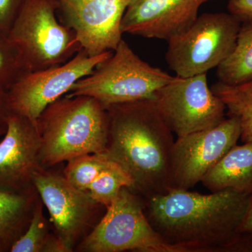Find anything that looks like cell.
<instances>
[{
	"label": "cell",
	"mask_w": 252,
	"mask_h": 252,
	"mask_svg": "<svg viewBox=\"0 0 252 252\" xmlns=\"http://www.w3.org/2000/svg\"><path fill=\"white\" fill-rule=\"evenodd\" d=\"M239 235H252V194L249 195L246 210L238 229Z\"/></svg>",
	"instance_id": "484cf974"
},
{
	"label": "cell",
	"mask_w": 252,
	"mask_h": 252,
	"mask_svg": "<svg viewBox=\"0 0 252 252\" xmlns=\"http://www.w3.org/2000/svg\"><path fill=\"white\" fill-rule=\"evenodd\" d=\"M4 252V248H3L2 245L0 243V252Z\"/></svg>",
	"instance_id": "83f0119b"
},
{
	"label": "cell",
	"mask_w": 252,
	"mask_h": 252,
	"mask_svg": "<svg viewBox=\"0 0 252 252\" xmlns=\"http://www.w3.org/2000/svg\"><path fill=\"white\" fill-rule=\"evenodd\" d=\"M241 129L236 118L228 117L211 128L177 137L171 154L174 189L193 188L236 145Z\"/></svg>",
	"instance_id": "8fae6325"
},
{
	"label": "cell",
	"mask_w": 252,
	"mask_h": 252,
	"mask_svg": "<svg viewBox=\"0 0 252 252\" xmlns=\"http://www.w3.org/2000/svg\"><path fill=\"white\" fill-rule=\"evenodd\" d=\"M32 184L49 212L54 234L68 252H72L98 223L103 205L49 167H39Z\"/></svg>",
	"instance_id": "ba28073f"
},
{
	"label": "cell",
	"mask_w": 252,
	"mask_h": 252,
	"mask_svg": "<svg viewBox=\"0 0 252 252\" xmlns=\"http://www.w3.org/2000/svg\"><path fill=\"white\" fill-rule=\"evenodd\" d=\"M173 78L144 62L122 39L109 59L77 81L64 95L90 96L106 108L112 104L154 99L157 91Z\"/></svg>",
	"instance_id": "277c9868"
},
{
	"label": "cell",
	"mask_w": 252,
	"mask_h": 252,
	"mask_svg": "<svg viewBox=\"0 0 252 252\" xmlns=\"http://www.w3.org/2000/svg\"><path fill=\"white\" fill-rule=\"evenodd\" d=\"M36 126L44 167L105 152L108 115L102 104L90 96L64 95L43 111Z\"/></svg>",
	"instance_id": "3957f363"
},
{
	"label": "cell",
	"mask_w": 252,
	"mask_h": 252,
	"mask_svg": "<svg viewBox=\"0 0 252 252\" xmlns=\"http://www.w3.org/2000/svg\"><path fill=\"white\" fill-rule=\"evenodd\" d=\"M24 0H0V32L8 34Z\"/></svg>",
	"instance_id": "603a6c76"
},
{
	"label": "cell",
	"mask_w": 252,
	"mask_h": 252,
	"mask_svg": "<svg viewBox=\"0 0 252 252\" xmlns=\"http://www.w3.org/2000/svg\"><path fill=\"white\" fill-rule=\"evenodd\" d=\"M156 105L177 137L211 128L225 119V107L212 92L207 74L175 76L156 94Z\"/></svg>",
	"instance_id": "9c48e42d"
},
{
	"label": "cell",
	"mask_w": 252,
	"mask_h": 252,
	"mask_svg": "<svg viewBox=\"0 0 252 252\" xmlns=\"http://www.w3.org/2000/svg\"><path fill=\"white\" fill-rule=\"evenodd\" d=\"M241 21L228 13H205L187 31L167 40L165 61L176 76L207 74L232 52Z\"/></svg>",
	"instance_id": "52a82bcc"
},
{
	"label": "cell",
	"mask_w": 252,
	"mask_h": 252,
	"mask_svg": "<svg viewBox=\"0 0 252 252\" xmlns=\"http://www.w3.org/2000/svg\"><path fill=\"white\" fill-rule=\"evenodd\" d=\"M110 161L104 154L80 156L67 161L63 175L74 187L87 192L91 184Z\"/></svg>",
	"instance_id": "ffe728a7"
},
{
	"label": "cell",
	"mask_w": 252,
	"mask_h": 252,
	"mask_svg": "<svg viewBox=\"0 0 252 252\" xmlns=\"http://www.w3.org/2000/svg\"><path fill=\"white\" fill-rule=\"evenodd\" d=\"M11 113L7 92L0 90V137H3L7 130L8 118Z\"/></svg>",
	"instance_id": "d4e9b609"
},
{
	"label": "cell",
	"mask_w": 252,
	"mask_h": 252,
	"mask_svg": "<svg viewBox=\"0 0 252 252\" xmlns=\"http://www.w3.org/2000/svg\"><path fill=\"white\" fill-rule=\"evenodd\" d=\"M58 6L57 0H24L10 30L31 72L61 65L83 49L75 32L59 21Z\"/></svg>",
	"instance_id": "5b68a950"
},
{
	"label": "cell",
	"mask_w": 252,
	"mask_h": 252,
	"mask_svg": "<svg viewBox=\"0 0 252 252\" xmlns=\"http://www.w3.org/2000/svg\"><path fill=\"white\" fill-rule=\"evenodd\" d=\"M57 16L77 34L82 49L95 56L117 49L121 25L131 0H57Z\"/></svg>",
	"instance_id": "7c38bea8"
},
{
	"label": "cell",
	"mask_w": 252,
	"mask_h": 252,
	"mask_svg": "<svg viewBox=\"0 0 252 252\" xmlns=\"http://www.w3.org/2000/svg\"><path fill=\"white\" fill-rule=\"evenodd\" d=\"M44 203L38 199L27 229L15 242L11 252H43L51 233L44 215Z\"/></svg>",
	"instance_id": "7402d4cb"
},
{
	"label": "cell",
	"mask_w": 252,
	"mask_h": 252,
	"mask_svg": "<svg viewBox=\"0 0 252 252\" xmlns=\"http://www.w3.org/2000/svg\"><path fill=\"white\" fill-rule=\"evenodd\" d=\"M228 252H252V235L238 234Z\"/></svg>",
	"instance_id": "4316f807"
},
{
	"label": "cell",
	"mask_w": 252,
	"mask_h": 252,
	"mask_svg": "<svg viewBox=\"0 0 252 252\" xmlns=\"http://www.w3.org/2000/svg\"><path fill=\"white\" fill-rule=\"evenodd\" d=\"M133 180L117 162L111 160L96 180L91 184L87 193L97 203L107 208L114 202L122 189H131Z\"/></svg>",
	"instance_id": "d6986e66"
},
{
	"label": "cell",
	"mask_w": 252,
	"mask_h": 252,
	"mask_svg": "<svg viewBox=\"0 0 252 252\" xmlns=\"http://www.w3.org/2000/svg\"><path fill=\"white\" fill-rule=\"evenodd\" d=\"M227 7L241 22L252 21V0H229Z\"/></svg>",
	"instance_id": "cb8c5ba5"
},
{
	"label": "cell",
	"mask_w": 252,
	"mask_h": 252,
	"mask_svg": "<svg viewBox=\"0 0 252 252\" xmlns=\"http://www.w3.org/2000/svg\"><path fill=\"white\" fill-rule=\"evenodd\" d=\"M210 88L224 104L228 117L236 118L240 122L242 142H252V80L233 86L218 81Z\"/></svg>",
	"instance_id": "ac0fdd59"
},
{
	"label": "cell",
	"mask_w": 252,
	"mask_h": 252,
	"mask_svg": "<svg viewBox=\"0 0 252 252\" xmlns=\"http://www.w3.org/2000/svg\"><path fill=\"white\" fill-rule=\"evenodd\" d=\"M77 246L84 252H183L162 240L149 223L144 200L125 187Z\"/></svg>",
	"instance_id": "8992f818"
},
{
	"label": "cell",
	"mask_w": 252,
	"mask_h": 252,
	"mask_svg": "<svg viewBox=\"0 0 252 252\" xmlns=\"http://www.w3.org/2000/svg\"><path fill=\"white\" fill-rule=\"evenodd\" d=\"M105 109L109 126L104 154L130 176L131 190L144 199L173 190L171 154L175 141L154 99Z\"/></svg>",
	"instance_id": "7a4b0ae2"
},
{
	"label": "cell",
	"mask_w": 252,
	"mask_h": 252,
	"mask_svg": "<svg viewBox=\"0 0 252 252\" xmlns=\"http://www.w3.org/2000/svg\"><path fill=\"white\" fill-rule=\"evenodd\" d=\"M211 193L234 190L252 194V141L234 146L212 167L201 181Z\"/></svg>",
	"instance_id": "9a60e30c"
},
{
	"label": "cell",
	"mask_w": 252,
	"mask_h": 252,
	"mask_svg": "<svg viewBox=\"0 0 252 252\" xmlns=\"http://www.w3.org/2000/svg\"><path fill=\"white\" fill-rule=\"evenodd\" d=\"M113 52L90 56L82 49L61 65L28 73L7 92L11 112L36 123L50 104L67 94L77 81L89 75Z\"/></svg>",
	"instance_id": "30bf717a"
},
{
	"label": "cell",
	"mask_w": 252,
	"mask_h": 252,
	"mask_svg": "<svg viewBox=\"0 0 252 252\" xmlns=\"http://www.w3.org/2000/svg\"><path fill=\"white\" fill-rule=\"evenodd\" d=\"M41 139L36 123L10 113L7 130L0 140V187L23 190L32 187L41 167Z\"/></svg>",
	"instance_id": "5bb4252c"
},
{
	"label": "cell",
	"mask_w": 252,
	"mask_h": 252,
	"mask_svg": "<svg viewBox=\"0 0 252 252\" xmlns=\"http://www.w3.org/2000/svg\"><path fill=\"white\" fill-rule=\"evenodd\" d=\"M248 197L230 189L207 195L173 189L144 199V212L162 240L183 252H226Z\"/></svg>",
	"instance_id": "6da1fadb"
},
{
	"label": "cell",
	"mask_w": 252,
	"mask_h": 252,
	"mask_svg": "<svg viewBox=\"0 0 252 252\" xmlns=\"http://www.w3.org/2000/svg\"><path fill=\"white\" fill-rule=\"evenodd\" d=\"M210 0H131L123 17V34L168 40L188 30L200 6Z\"/></svg>",
	"instance_id": "4fadbf2b"
},
{
	"label": "cell",
	"mask_w": 252,
	"mask_h": 252,
	"mask_svg": "<svg viewBox=\"0 0 252 252\" xmlns=\"http://www.w3.org/2000/svg\"><path fill=\"white\" fill-rule=\"evenodd\" d=\"M39 198L34 185L23 190L0 187V243L4 252L27 229Z\"/></svg>",
	"instance_id": "2e32d148"
},
{
	"label": "cell",
	"mask_w": 252,
	"mask_h": 252,
	"mask_svg": "<svg viewBox=\"0 0 252 252\" xmlns=\"http://www.w3.org/2000/svg\"><path fill=\"white\" fill-rule=\"evenodd\" d=\"M31 72L18 46L8 34L0 32V90L8 92Z\"/></svg>",
	"instance_id": "44dd1931"
},
{
	"label": "cell",
	"mask_w": 252,
	"mask_h": 252,
	"mask_svg": "<svg viewBox=\"0 0 252 252\" xmlns=\"http://www.w3.org/2000/svg\"><path fill=\"white\" fill-rule=\"evenodd\" d=\"M216 75L226 85L252 80V21L241 22L234 49L217 67Z\"/></svg>",
	"instance_id": "e0dca14e"
}]
</instances>
